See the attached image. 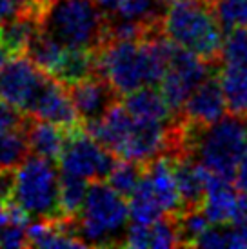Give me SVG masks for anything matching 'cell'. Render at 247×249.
<instances>
[{"mask_svg":"<svg viewBox=\"0 0 247 249\" xmlns=\"http://www.w3.org/2000/svg\"><path fill=\"white\" fill-rule=\"evenodd\" d=\"M9 198L33 220L64 218L60 211V175L55 162L29 153L28 159L15 167Z\"/></svg>","mask_w":247,"mask_h":249,"instance_id":"8992f818","label":"cell"},{"mask_svg":"<svg viewBox=\"0 0 247 249\" xmlns=\"http://www.w3.org/2000/svg\"><path fill=\"white\" fill-rule=\"evenodd\" d=\"M129 200L106 182H93L78 216L71 218L73 233L86 246H124Z\"/></svg>","mask_w":247,"mask_h":249,"instance_id":"5b68a950","label":"cell"},{"mask_svg":"<svg viewBox=\"0 0 247 249\" xmlns=\"http://www.w3.org/2000/svg\"><path fill=\"white\" fill-rule=\"evenodd\" d=\"M164 214V209L160 208L157 195L153 189V182L147 175V167L142 180L138 182L135 193L129 196V218L135 224L151 226Z\"/></svg>","mask_w":247,"mask_h":249,"instance_id":"ac0fdd59","label":"cell"},{"mask_svg":"<svg viewBox=\"0 0 247 249\" xmlns=\"http://www.w3.org/2000/svg\"><path fill=\"white\" fill-rule=\"evenodd\" d=\"M234 186H236V189L240 193H247V145H246V151H244V157L240 160V166H238Z\"/></svg>","mask_w":247,"mask_h":249,"instance_id":"4316f807","label":"cell"},{"mask_svg":"<svg viewBox=\"0 0 247 249\" xmlns=\"http://www.w3.org/2000/svg\"><path fill=\"white\" fill-rule=\"evenodd\" d=\"M171 48L173 40L165 33L140 40H107L96 51L98 75L120 95L145 86H160L169 66Z\"/></svg>","mask_w":247,"mask_h":249,"instance_id":"6da1fadb","label":"cell"},{"mask_svg":"<svg viewBox=\"0 0 247 249\" xmlns=\"http://www.w3.org/2000/svg\"><path fill=\"white\" fill-rule=\"evenodd\" d=\"M145 173V162H133V160L120 159L115 169L111 171L107 184L115 187L118 193L129 200V196L135 193L138 182L142 180Z\"/></svg>","mask_w":247,"mask_h":249,"instance_id":"44dd1931","label":"cell"},{"mask_svg":"<svg viewBox=\"0 0 247 249\" xmlns=\"http://www.w3.org/2000/svg\"><path fill=\"white\" fill-rule=\"evenodd\" d=\"M118 160L120 159L117 155L98 144L86 127H78L68 133L58 164L64 173L76 175L93 182H107Z\"/></svg>","mask_w":247,"mask_h":249,"instance_id":"52a82bcc","label":"cell"},{"mask_svg":"<svg viewBox=\"0 0 247 249\" xmlns=\"http://www.w3.org/2000/svg\"><path fill=\"white\" fill-rule=\"evenodd\" d=\"M231 224L247 228V193H238V202H236V211Z\"/></svg>","mask_w":247,"mask_h":249,"instance_id":"484cf974","label":"cell"},{"mask_svg":"<svg viewBox=\"0 0 247 249\" xmlns=\"http://www.w3.org/2000/svg\"><path fill=\"white\" fill-rule=\"evenodd\" d=\"M18 15H20V11L13 0H0V24L11 20Z\"/></svg>","mask_w":247,"mask_h":249,"instance_id":"83f0119b","label":"cell"},{"mask_svg":"<svg viewBox=\"0 0 247 249\" xmlns=\"http://www.w3.org/2000/svg\"><path fill=\"white\" fill-rule=\"evenodd\" d=\"M88 180L60 171V211L64 218H75L88 196Z\"/></svg>","mask_w":247,"mask_h":249,"instance_id":"ffe728a7","label":"cell"},{"mask_svg":"<svg viewBox=\"0 0 247 249\" xmlns=\"http://www.w3.org/2000/svg\"><path fill=\"white\" fill-rule=\"evenodd\" d=\"M224 33L247 28V0H211Z\"/></svg>","mask_w":247,"mask_h":249,"instance_id":"603a6c76","label":"cell"},{"mask_svg":"<svg viewBox=\"0 0 247 249\" xmlns=\"http://www.w3.org/2000/svg\"><path fill=\"white\" fill-rule=\"evenodd\" d=\"M29 117L38 118V120H48L53 124L60 125L68 131L86 127L82 118L76 111V106L71 98L69 88L55 76H51L46 84V88L38 97L35 107L31 109Z\"/></svg>","mask_w":247,"mask_h":249,"instance_id":"8fae6325","label":"cell"},{"mask_svg":"<svg viewBox=\"0 0 247 249\" xmlns=\"http://www.w3.org/2000/svg\"><path fill=\"white\" fill-rule=\"evenodd\" d=\"M160 2H164V4H175V2H178V0H160Z\"/></svg>","mask_w":247,"mask_h":249,"instance_id":"f546056e","label":"cell"},{"mask_svg":"<svg viewBox=\"0 0 247 249\" xmlns=\"http://www.w3.org/2000/svg\"><path fill=\"white\" fill-rule=\"evenodd\" d=\"M226 111L227 106L222 82H220V70H216L193 91L191 97L185 100L184 107L176 115L184 118L187 124L207 127L218 122L226 115Z\"/></svg>","mask_w":247,"mask_h":249,"instance_id":"30bf717a","label":"cell"},{"mask_svg":"<svg viewBox=\"0 0 247 249\" xmlns=\"http://www.w3.org/2000/svg\"><path fill=\"white\" fill-rule=\"evenodd\" d=\"M13 56L15 55L6 48V46H4V44H0V71H2V68H4V66H6Z\"/></svg>","mask_w":247,"mask_h":249,"instance_id":"f1b7e54d","label":"cell"},{"mask_svg":"<svg viewBox=\"0 0 247 249\" xmlns=\"http://www.w3.org/2000/svg\"><path fill=\"white\" fill-rule=\"evenodd\" d=\"M49 78L28 55L13 56L0 71V100L29 115Z\"/></svg>","mask_w":247,"mask_h":249,"instance_id":"9c48e42d","label":"cell"},{"mask_svg":"<svg viewBox=\"0 0 247 249\" xmlns=\"http://www.w3.org/2000/svg\"><path fill=\"white\" fill-rule=\"evenodd\" d=\"M68 133V129H64L53 122L31 117L28 125L29 149L35 155H40L44 159L58 162L62 151H64V145H66Z\"/></svg>","mask_w":247,"mask_h":249,"instance_id":"2e32d148","label":"cell"},{"mask_svg":"<svg viewBox=\"0 0 247 249\" xmlns=\"http://www.w3.org/2000/svg\"><path fill=\"white\" fill-rule=\"evenodd\" d=\"M28 125L29 122L24 127L0 131V171L15 169L28 159V155L31 153L28 140Z\"/></svg>","mask_w":247,"mask_h":249,"instance_id":"d6986e66","label":"cell"},{"mask_svg":"<svg viewBox=\"0 0 247 249\" xmlns=\"http://www.w3.org/2000/svg\"><path fill=\"white\" fill-rule=\"evenodd\" d=\"M0 248H29L28 226L7 222L0 229Z\"/></svg>","mask_w":247,"mask_h":249,"instance_id":"cb8c5ba5","label":"cell"},{"mask_svg":"<svg viewBox=\"0 0 247 249\" xmlns=\"http://www.w3.org/2000/svg\"><path fill=\"white\" fill-rule=\"evenodd\" d=\"M176 226H178L180 248H194L196 240L211 226V220L207 218L204 209H194V211L176 213Z\"/></svg>","mask_w":247,"mask_h":249,"instance_id":"7402d4cb","label":"cell"},{"mask_svg":"<svg viewBox=\"0 0 247 249\" xmlns=\"http://www.w3.org/2000/svg\"><path fill=\"white\" fill-rule=\"evenodd\" d=\"M222 64H209L202 60L194 53L180 48L173 42L169 66L164 78L160 82V91L164 93L167 104L171 106L175 113H178L184 107L185 100L191 97V93L207 76L220 70Z\"/></svg>","mask_w":247,"mask_h":249,"instance_id":"ba28073f","label":"cell"},{"mask_svg":"<svg viewBox=\"0 0 247 249\" xmlns=\"http://www.w3.org/2000/svg\"><path fill=\"white\" fill-rule=\"evenodd\" d=\"M124 248H133V249L151 248V226L131 222L127 231H125Z\"/></svg>","mask_w":247,"mask_h":249,"instance_id":"d4e9b609","label":"cell"},{"mask_svg":"<svg viewBox=\"0 0 247 249\" xmlns=\"http://www.w3.org/2000/svg\"><path fill=\"white\" fill-rule=\"evenodd\" d=\"M122 104L127 107L131 115L140 120H149V122H171L173 117L176 115L167 104L164 93L157 89V86H145L137 91H131L125 95Z\"/></svg>","mask_w":247,"mask_h":249,"instance_id":"5bb4252c","label":"cell"},{"mask_svg":"<svg viewBox=\"0 0 247 249\" xmlns=\"http://www.w3.org/2000/svg\"><path fill=\"white\" fill-rule=\"evenodd\" d=\"M68 88L84 125L100 120L113 106L120 102V97H122L100 75L91 76L88 80H82V82L68 86Z\"/></svg>","mask_w":247,"mask_h":249,"instance_id":"7c38bea8","label":"cell"},{"mask_svg":"<svg viewBox=\"0 0 247 249\" xmlns=\"http://www.w3.org/2000/svg\"><path fill=\"white\" fill-rule=\"evenodd\" d=\"M147 175L153 182V189L157 195V200L164 213H180L182 202L180 191L173 169V162L167 155H158L153 160L145 162Z\"/></svg>","mask_w":247,"mask_h":249,"instance_id":"4fadbf2b","label":"cell"},{"mask_svg":"<svg viewBox=\"0 0 247 249\" xmlns=\"http://www.w3.org/2000/svg\"><path fill=\"white\" fill-rule=\"evenodd\" d=\"M180 120L185 155L234 184L247 145V118L229 113L207 127L187 124L184 118Z\"/></svg>","mask_w":247,"mask_h":249,"instance_id":"7a4b0ae2","label":"cell"},{"mask_svg":"<svg viewBox=\"0 0 247 249\" xmlns=\"http://www.w3.org/2000/svg\"><path fill=\"white\" fill-rule=\"evenodd\" d=\"M109 18L95 0H49L40 31L68 48L98 51L109 40Z\"/></svg>","mask_w":247,"mask_h":249,"instance_id":"277c9868","label":"cell"},{"mask_svg":"<svg viewBox=\"0 0 247 249\" xmlns=\"http://www.w3.org/2000/svg\"><path fill=\"white\" fill-rule=\"evenodd\" d=\"M220 82L227 111L247 118V56L236 60H222Z\"/></svg>","mask_w":247,"mask_h":249,"instance_id":"9a60e30c","label":"cell"},{"mask_svg":"<svg viewBox=\"0 0 247 249\" xmlns=\"http://www.w3.org/2000/svg\"><path fill=\"white\" fill-rule=\"evenodd\" d=\"M165 36L209 64H222L226 33L211 0H178L164 13Z\"/></svg>","mask_w":247,"mask_h":249,"instance_id":"3957f363","label":"cell"},{"mask_svg":"<svg viewBox=\"0 0 247 249\" xmlns=\"http://www.w3.org/2000/svg\"><path fill=\"white\" fill-rule=\"evenodd\" d=\"M40 31V18L33 15H18L0 24V44H4L15 56L28 53L29 46Z\"/></svg>","mask_w":247,"mask_h":249,"instance_id":"e0dca14e","label":"cell"}]
</instances>
